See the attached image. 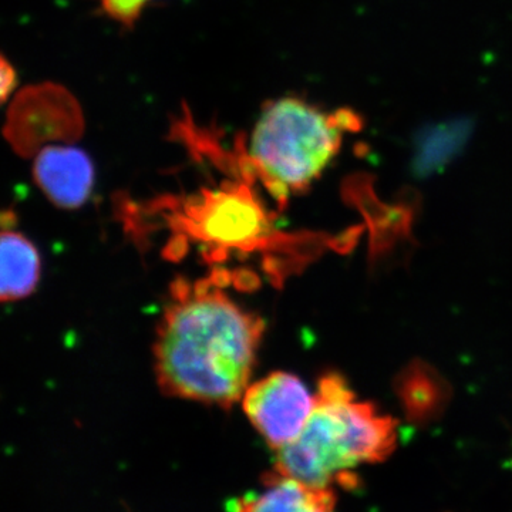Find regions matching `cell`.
<instances>
[{
  "label": "cell",
  "instance_id": "obj_1",
  "mask_svg": "<svg viewBox=\"0 0 512 512\" xmlns=\"http://www.w3.org/2000/svg\"><path fill=\"white\" fill-rule=\"evenodd\" d=\"M262 332V320L215 282L175 285L156 342L161 389L231 406L247 392Z\"/></svg>",
  "mask_w": 512,
  "mask_h": 512
},
{
  "label": "cell",
  "instance_id": "obj_2",
  "mask_svg": "<svg viewBox=\"0 0 512 512\" xmlns=\"http://www.w3.org/2000/svg\"><path fill=\"white\" fill-rule=\"evenodd\" d=\"M397 444V423L372 403L357 402L345 379L322 377L315 409L302 433L279 448L275 471L303 483L353 488V470L382 463Z\"/></svg>",
  "mask_w": 512,
  "mask_h": 512
},
{
  "label": "cell",
  "instance_id": "obj_3",
  "mask_svg": "<svg viewBox=\"0 0 512 512\" xmlns=\"http://www.w3.org/2000/svg\"><path fill=\"white\" fill-rule=\"evenodd\" d=\"M363 126L362 114L349 107L330 111L301 97H282L266 104L256 121L244 168L284 205L308 191L338 157L346 134Z\"/></svg>",
  "mask_w": 512,
  "mask_h": 512
},
{
  "label": "cell",
  "instance_id": "obj_4",
  "mask_svg": "<svg viewBox=\"0 0 512 512\" xmlns=\"http://www.w3.org/2000/svg\"><path fill=\"white\" fill-rule=\"evenodd\" d=\"M180 222L195 241L215 252L252 251L272 234L271 217L244 183H225L190 198Z\"/></svg>",
  "mask_w": 512,
  "mask_h": 512
},
{
  "label": "cell",
  "instance_id": "obj_5",
  "mask_svg": "<svg viewBox=\"0 0 512 512\" xmlns=\"http://www.w3.org/2000/svg\"><path fill=\"white\" fill-rule=\"evenodd\" d=\"M242 403L252 426L269 446L279 450L302 433L315 409L316 396L298 376L276 372L249 384Z\"/></svg>",
  "mask_w": 512,
  "mask_h": 512
},
{
  "label": "cell",
  "instance_id": "obj_6",
  "mask_svg": "<svg viewBox=\"0 0 512 512\" xmlns=\"http://www.w3.org/2000/svg\"><path fill=\"white\" fill-rule=\"evenodd\" d=\"M33 171L37 185L59 207H80L92 194V160L80 148L47 147L36 157Z\"/></svg>",
  "mask_w": 512,
  "mask_h": 512
},
{
  "label": "cell",
  "instance_id": "obj_7",
  "mask_svg": "<svg viewBox=\"0 0 512 512\" xmlns=\"http://www.w3.org/2000/svg\"><path fill=\"white\" fill-rule=\"evenodd\" d=\"M261 493L235 501L234 512H333L336 494L332 487H318L274 471Z\"/></svg>",
  "mask_w": 512,
  "mask_h": 512
},
{
  "label": "cell",
  "instance_id": "obj_8",
  "mask_svg": "<svg viewBox=\"0 0 512 512\" xmlns=\"http://www.w3.org/2000/svg\"><path fill=\"white\" fill-rule=\"evenodd\" d=\"M397 394L409 420L427 423L439 416L448 400L443 377L423 362H414L397 377Z\"/></svg>",
  "mask_w": 512,
  "mask_h": 512
},
{
  "label": "cell",
  "instance_id": "obj_9",
  "mask_svg": "<svg viewBox=\"0 0 512 512\" xmlns=\"http://www.w3.org/2000/svg\"><path fill=\"white\" fill-rule=\"evenodd\" d=\"M40 258L29 239L15 231L2 235V299L16 301L35 291Z\"/></svg>",
  "mask_w": 512,
  "mask_h": 512
},
{
  "label": "cell",
  "instance_id": "obj_10",
  "mask_svg": "<svg viewBox=\"0 0 512 512\" xmlns=\"http://www.w3.org/2000/svg\"><path fill=\"white\" fill-rule=\"evenodd\" d=\"M147 2L151 0H101V5L111 19L130 26L136 22Z\"/></svg>",
  "mask_w": 512,
  "mask_h": 512
},
{
  "label": "cell",
  "instance_id": "obj_11",
  "mask_svg": "<svg viewBox=\"0 0 512 512\" xmlns=\"http://www.w3.org/2000/svg\"><path fill=\"white\" fill-rule=\"evenodd\" d=\"M0 90H2V99L3 101L8 100V96L15 89L16 82H18V77H16L15 69L10 66L6 57H2V69H0Z\"/></svg>",
  "mask_w": 512,
  "mask_h": 512
}]
</instances>
